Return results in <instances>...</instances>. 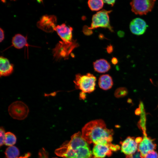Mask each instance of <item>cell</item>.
Returning a JSON list of instances; mask_svg holds the SVG:
<instances>
[{"mask_svg":"<svg viewBox=\"0 0 158 158\" xmlns=\"http://www.w3.org/2000/svg\"><path fill=\"white\" fill-rule=\"evenodd\" d=\"M113 131L107 128L102 119L91 121L82 129V135L88 144H109L113 140Z\"/></svg>","mask_w":158,"mask_h":158,"instance_id":"obj_1","label":"cell"},{"mask_svg":"<svg viewBox=\"0 0 158 158\" xmlns=\"http://www.w3.org/2000/svg\"><path fill=\"white\" fill-rule=\"evenodd\" d=\"M88 144L78 132L56 149L55 153L63 158H91L92 153Z\"/></svg>","mask_w":158,"mask_h":158,"instance_id":"obj_2","label":"cell"},{"mask_svg":"<svg viewBox=\"0 0 158 158\" xmlns=\"http://www.w3.org/2000/svg\"><path fill=\"white\" fill-rule=\"evenodd\" d=\"M96 80V77L90 73H78L75 75L73 82L76 89L85 93H91L95 90Z\"/></svg>","mask_w":158,"mask_h":158,"instance_id":"obj_3","label":"cell"},{"mask_svg":"<svg viewBox=\"0 0 158 158\" xmlns=\"http://www.w3.org/2000/svg\"><path fill=\"white\" fill-rule=\"evenodd\" d=\"M78 46V43L73 40L70 42L59 41L52 49L54 58L56 61L68 59L71 52Z\"/></svg>","mask_w":158,"mask_h":158,"instance_id":"obj_4","label":"cell"},{"mask_svg":"<svg viewBox=\"0 0 158 158\" xmlns=\"http://www.w3.org/2000/svg\"><path fill=\"white\" fill-rule=\"evenodd\" d=\"M112 11L103 9L93 15L89 29L92 30L101 27L108 28L111 32H113V28L110 24L109 15Z\"/></svg>","mask_w":158,"mask_h":158,"instance_id":"obj_5","label":"cell"},{"mask_svg":"<svg viewBox=\"0 0 158 158\" xmlns=\"http://www.w3.org/2000/svg\"><path fill=\"white\" fill-rule=\"evenodd\" d=\"M29 111L28 106L23 102L20 101L12 103L8 109L10 115L13 118L19 120L25 119L27 116Z\"/></svg>","mask_w":158,"mask_h":158,"instance_id":"obj_6","label":"cell"},{"mask_svg":"<svg viewBox=\"0 0 158 158\" xmlns=\"http://www.w3.org/2000/svg\"><path fill=\"white\" fill-rule=\"evenodd\" d=\"M155 1L154 0H133L130 3L131 11L136 15L146 14L152 11Z\"/></svg>","mask_w":158,"mask_h":158,"instance_id":"obj_7","label":"cell"},{"mask_svg":"<svg viewBox=\"0 0 158 158\" xmlns=\"http://www.w3.org/2000/svg\"><path fill=\"white\" fill-rule=\"evenodd\" d=\"M56 22V16L45 15L41 18L37 22V25L38 28L44 32L50 33L55 31Z\"/></svg>","mask_w":158,"mask_h":158,"instance_id":"obj_8","label":"cell"},{"mask_svg":"<svg viewBox=\"0 0 158 158\" xmlns=\"http://www.w3.org/2000/svg\"><path fill=\"white\" fill-rule=\"evenodd\" d=\"M117 148L116 145L111 143L109 144H95L92 154L94 158H104L106 156H110L112 154V151H115Z\"/></svg>","mask_w":158,"mask_h":158,"instance_id":"obj_9","label":"cell"},{"mask_svg":"<svg viewBox=\"0 0 158 158\" xmlns=\"http://www.w3.org/2000/svg\"><path fill=\"white\" fill-rule=\"evenodd\" d=\"M120 144L121 151L126 155V158H132L138 150L139 144L134 137L128 136Z\"/></svg>","mask_w":158,"mask_h":158,"instance_id":"obj_10","label":"cell"},{"mask_svg":"<svg viewBox=\"0 0 158 158\" xmlns=\"http://www.w3.org/2000/svg\"><path fill=\"white\" fill-rule=\"evenodd\" d=\"M154 141V139L147 137L145 134L138 145V150L140 153L141 158H144L147 153L156 149L157 145Z\"/></svg>","mask_w":158,"mask_h":158,"instance_id":"obj_11","label":"cell"},{"mask_svg":"<svg viewBox=\"0 0 158 158\" xmlns=\"http://www.w3.org/2000/svg\"><path fill=\"white\" fill-rule=\"evenodd\" d=\"M148 27L145 21L140 18H136L130 22L129 27L131 32L137 35L143 34Z\"/></svg>","mask_w":158,"mask_h":158,"instance_id":"obj_12","label":"cell"},{"mask_svg":"<svg viewBox=\"0 0 158 158\" xmlns=\"http://www.w3.org/2000/svg\"><path fill=\"white\" fill-rule=\"evenodd\" d=\"M72 28L63 23L56 26L55 31L63 41L70 42L72 41Z\"/></svg>","mask_w":158,"mask_h":158,"instance_id":"obj_13","label":"cell"},{"mask_svg":"<svg viewBox=\"0 0 158 158\" xmlns=\"http://www.w3.org/2000/svg\"><path fill=\"white\" fill-rule=\"evenodd\" d=\"M14 70L13 65L7 58L1 56L0 58V75L7 76L11 75Z\"/></svg>","mask_w":158,"mask_h":158,"instance_id":"obj_14","label":"cell"},{"mask_svg":"<svg viewBox=\"0 0 158 158\" xmlns=\"http://www.w3.org/2000/svg\"><path fill=\"white\" fill-rule=\"evenodd\" d=\"M93 66L95 71L100 73L107 72L111 68L110 64L107 60L104 59L96 60L93 62Z\"/></svg>","mask_w":158,"mask_h":158,"instance_id":"obj_15","label":"cell"},{"mask_svg":"<svg viewBox=\"0 0 158 158\" xmlns=\"http://www.w3.org/2000/svg\"><path fill=\"white\" fill-rule=\"evenodd\" d=\"M98 83L100 88L104 90H107L112 87L113 82L111 76L109 74H104L100 76Z\"/></svg>","mask_w":158,"mask_h":158,"instance_id":"obj_16","label":"cell"},{"mask_svg":"<svg viewBox=\"0 0 158 158\" xmlns=\"http://www.w3.org/2000/svg\"><path fill=\"white\" fill-rule=\"evenodd\" d=\"M12 45L18 49L22 48L25 46H30L27 42V38L20 34L15 35L12 40Z\"/></svg>","mask_w":158,"mask_h":158,"instance_id":"obj_17","label":"cell"},{"mask_svg":"<svg viewBox=\"0 0 158 158\" xmlns=\"http://www.w3.org/2000/svg\"><path fill=\"white\" fill-rule=\"evenodd\" d=\"M104 3L102 0H90L87 2L89 8L92 11H97L102 9Z\"/></svg>","mask_w":158,"mask_h":158,"instance_id":"obj_18","label":"cell"},{"mask_svg":"<svg viewBox=\"0 0 158 158\" xmlns=\"http://www.w3.org/2000/svg\"><path fill=\"white\" fill-rule=\"evenodd\" d=\"M5 154L7 158H17L19 154V151L16 147L12 146L6 149Z\"/></svg>","mask_w":158,"mask_h":158,"instance_id":"obj_19","label":"cell"},{"mask_svg":"<svg viewBox=\"0 0 158 158\" xmlns=\"http://www.w3.org/2000/svg\"><path fill=\"white\" fill-rule=\"evenodd\" d=\"M16 138L15 135L10 132L6 133L4 144L6 146H12L16 142Z\"/></svg>","mask_w":158,"mask_h":158,"instance_id":"obj_20","label":"cell"},{"mask_svg":"<svg viewBox=\"0 0 158 158\" xmlns=\"http://www.w3.org/2000/svg\"><path fill=\"white\" fill-rule=\"evenodd\" d=\"M128 93V91L125 87H120L117 88L114 92L115 97L117 98H119L125 97Z\"/></svg>","mask_w":158,"mask_h":158,"instance_id":"obj_21","label":"cell"},{"mask_svg":"<svg viewBox=\"0 0 158 158\" xmlns=\"http://www.w3.org/2000/svg\"><path fill=\"white\" fill-rule=\"evenodd\" d=\"M144 158H158V154L154 150L151 151L147 153Z\"/></svg>","mask_w":158,"mask_h":158,"instance_id":"obj_22","label":"cell"},{"mask_svg":"<svg viewBox=\"0 0 158 158\" xmlns=\"http://www.w3.org/2000/svg\"><path fill=\"white\" fill-rule=\"evenodd\" d=\"M0 146H2L4 142L6 133L4 128L2 127L0 128Z\"/></svg>","mask_w":158,"mask_h":158,"instance_id":"obj_23","label":"cell"},{"mask_svg":"<svg viewBox=\"0 0 158 158\" xmlns=\"http://www.w3.org/2000/svg\"><path fill=\"white\" fill-rule=\"evenodd\" d=\"M83 31L85 35H90L92 33V30L90 29L89 27L86 25L83 27Z\"/></svg>","mask_w":158,"mask_h":158,"instance_id":"obj_24","label":"cell"},{"mask_svg":"<svg viewBox=\"0 0 158 158\" xmlns=\"http://www.w3.org/2000/svg\"><path fill=\"white\" fill-rule=\"evenodd\" d=\"M0 42H1L4 40V32L3 30L1 28H0Z\"/></svg>","mask_w":158,"mask_h":158,"instance_id":"obj_25","label":"cell"},{"mask_svg":"<svg viewBox=\"0 0 158 158\" xmlns=\"http://www.w3.org/2000/svg\"><path fill=\"white\" fill-rule=\"evenodd\" d=\"M86 93L81 92L79 94V98L80 99L84 100L86 97Z\"/></svg>","mask_w":158,"mask_h":158,"instance_id":"obj_26","label":"cell"},{"mask_svg":"<svg viewBox=\"0 0 158 158\" xmlns=\"http://www.w3.org/2000/svg\"><path fill=\"white\" fill-rule=\"evenodd\" d=\"M104 3H106L108 5L113 6L115 3V0H103Z\"/></svg>","mask_w":158,"mask_h":158,"instance_id":"obj_27","label":"cell"},{"mask_svg":"<svg viewBox=\"0 0 158 158\" xmlns=\"http://www.w3.org/2000/svg\"><path fill=\"white\" fill-rule=\"evenodd\" d=\"M107 52L109 53L110 54L112 52L113 50V46L111 45L110 44L109 45H108L107 48Z\"/></svg>","mask_w":158,"mask_h":158,"instance_id":"obj_28","label":"cell"},{"mask_svg":"<svg viewBox=\"0 0 158 158\" xmlns=\"http://www.w3.org/2000/svg\"><path fill=\"white\" fill-rule=\"evenodd\" d=\"M118 62V61L117 58L116 57H113L111 60V62L112 64L114 65L117 64Z\"/></svg>","mask_w":158,"mask_h":158,"instance_id":"obj_29","label":"cell"},{"mask_svg":"<svg viewBox=\"0 0 158 158\" xmlns=\"http://www.w3.org/2000/svg\"><path fill=\"white\" fill-rule=\"evenodd\" d=\"M125 33L123 31L120 30L117 32V35L120 37H123Z\"/></svg>","mask_w":158,"mask_h":158,"instance_id":"obj_30","label":"cell"},{"mask_svg":"<svg viewBox=\"0 0 158 158\" xmlns=\"http://www.w3.org/2000/svg\"><path fill=\"white\" fill-rule=\"evenodd\" d=\"M141 110L140 108H137L135 111V114L136 115H139L141 114Z\"/></svg>","mask_w":158,"mask_h":158,"instance_id":"obj_31","label":"cell"},{"mask_svg":"<svg viewBox=\"0 0 158 158\" xmlns=\"http://www.w3.org/2000/svg\"><path fill=\"white\" fill-rule=\"evenodd\" d=\"M30 156V154L28 153L26 154L24 157H17V158H28V157Z\"/></svg>","mask_w":158,"mask_h":158,"instance_id":"obj_32","label":"cell"},{"mask_svg":"<svg viewBox=\"0 0 158 158\" xmlns=\"http://www.w3.org/2000/svg\"><path fill=\"white\" fill-rule=\"evenodd\" d=\"M127 102L129 103H131L132 102V100L131 99L129 98L127 100Z\"/></svg>","mask_w":158,"mask_h":158,"instance_id":"obj_33","label":"cell"},{"mask_svg":"<svg viewBox=\"0 0 158 158\" xmlns=\"http://www.w3.org/2000/svg\"></svg>","mask_w":158,"mask_h":158,"instance_id":"obj_34","label":"cell"}]
</instances>
